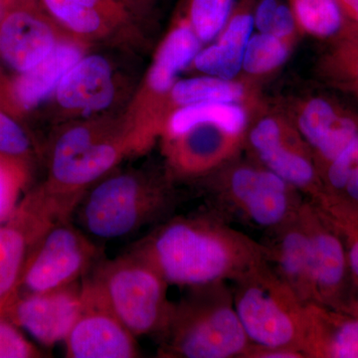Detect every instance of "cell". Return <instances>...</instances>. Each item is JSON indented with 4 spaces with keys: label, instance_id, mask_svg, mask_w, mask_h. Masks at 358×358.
Instances as JSON below:
<instances>
[{
    "label": "cell",
    "instance_id": "6da1fadb",
    "mask_svg": "<svg viewBox=\"0 0 358 358\" xmlns=\"http://www.w3.org/2000/svg\"><path fill=\"white\" fill-rule=\"evenodd\" d=\"M129 252L150 264L169 286L188 289L234 282L268 259L267 244L214 213L166 221Z\"/></svg>",
    "mask_w": 358,
    "mask_h": 358
},
{
    "label": "cell",
    "instance_id": "7a4b0ae2",
    "mask_svg": "<svg viewBox=\"0 0 358 358\" xmlns=\"http://www.w3.org/2000/svg\"><path fill=\"white\" fill-rule=\"evenodd\" d=\"M157 136L128 114L92 115L63 127L52 141L48 173L40 185L68 217L84 193L129 155L141 154Z\"/></svg>",
    "mask_w": 358,
    "mask_h": 358
},
{
    "label": "cell",
    "instance_id": "3957f363",
    "mask_svg": "<svg viewBox=\"0 0 358 358\" xmlns=\"http://www.w3.org/2000/svg\"><path fill=\"white\" fill-rule=\"evenodd\" d=\"M173 303L159 334L166 358H245L252 343L240 322L228 282L190 289Z\"/></svg>",
    "mask_w": 358,
    "mask_h": 358
},
{
    "label": "cell",
    "instance_id": "277c9868",
    "mask_svg": "<svg viewBox=\"0 0 358 358\" xmlns=\"http://www.w3.org/2000/svg\"><path fill=\"white\" fill-rule=\"evenodd\" d=\"M171 204L166 181L141 169L112 173L84 193L74 213L81 229L103 240L138 232L160 217Z\"/></svg>",
    "mask_w": 358,
    "mask_h": 358
},
{
    "label": "cell",
    "instance_id": "5b68a950",
    "mask_svg": "<svg viewBox=\"0 0 358 358\" xmlns=\"http://www.w3.org/2000/svg\"><path fill=\"white\" fill-rule=\"evenodd\" d=\"M209 176L219 208L257 229L274 232L305 202L299 190L255 159L235 157Z\"/></svg>",
    "mask_w": 358,
    "mask_h": 358
},
{
    "label": "cell",
    "instance_id": "8992f818",
    "mask_svg": "<svg viewBox=\"0 0 358 358\" xmlns=\"http://www.w3.org/2000/svg\"><path fill=\"white\" fill-rule=\"evenodd\" d=\"M232 293L252 345L301 352L306 305L268 262L233 282Z\"/></svg>",
    "mask_w": 358,
    "mask_h": 358
},
{
    "label": "cell",
    "instance_id": "52a82bcc",
    "mask_svg": "<svg viewBox=\"0 0 358 358\" xmlns=\"http://www.w3.org/2000/svg\"><path fill=\"white\" fill-rule=\"evenodd\" d=\"M91 280L115 315L136 338L159 336L173 303L169 284L150 264L131 252L96 264Z\"/></svg>",
    "mask_w": 358,
    "mask_h": 358
},
{
    "label": "cell",
    "instance_id": "ba28073f",
    "mask_svg": "<svg viewBox=\"0 0 358 358\" xmlns=\"http://www.w3.org/2000/svg\"><path fill=\"white\" fill-rule=\"evenodd\" d=\"M100 249L70 219L54 224L33 245L9 294L43 293L81 282L100 257Z\"/></svg>",
    "mask_w": 358,
    "mask_h": 358
},
{
    "label": "cell",
    "instance_id": "9c48e42d",
    "mask_svg": "<svg viewBox=\"0 0 358 358\" xmlns=\"http://www.w3.org/2000/svg\"><path fill=\"white\" fill-rule=\"evenodd\" d=\"M252 122L245 145L259 164L305 196L324 192L312 150L287 115L262 112Z\"/></svg>",
    "mask_w": 358,
    "mask_h": 358
},
{
    "label": "cell",
    "instance_id": "30bf717a",
    "mask_svg": "<svg viewBox=\"0 0 358 358\" xmlns=\"http://www.w3.org/2000/svg\"><path fill=\"white\" fill-rule=\"evenodd\" d=\"M72 40L81 39L59 24L41 0H0V59L16 73L38 64Z\"/></svg>",
    "mask_w": 358,
    "mask_h": 358
},
{
    "label": "cell",
    "instance_id": "8fae6325",
    "mask_svg": "<svg viewBox=\"0 0 358 358\" xmlns=\"http://www.w3.org/2000/svg\"><path fill=\"white\" fill-rule=\"evenodd\" d=\"M69 358L140 357L136 336L115 315L91 278L82 281V307L65 341Z\"/></svg>",
    "mask_w": 358,
    "mask_h": 358
},
{
    "label": "cell",
    "instance_id": "7c38bea8",
    "mask_svg": "<svg viewBox=\"0 0 358 358\" xmlns=\"http://www.w3.org/2000/svg\"><path fill=\"white\" fill-rule=\"evenodd\" d=\"M202 45L185 16L179 18L160 44L143 88L127 114L141 126L162 136V103L178 81L179 73L192 65Z\"/></svg>",
    "mask_w": 358,
    "mask_h": 358
},
{
    "label": "cell",
    "instance_id": "4fadbf2b",
    "mask_svg": "<svg viewBox=\"0 0 358 358\" xmlns=\"http://www.w3.org/2000/svg\"><path fill=\"white\" fill-rule=\"evenodd\" d=\"M82 281L43 293L7 294L0 301V313L51 348L65 341L76 322L82 307Z\"/></svg>",
    "mask_w": 358,
    "mask_h": 358
},
{
    "label": "cell",
    "instance_id": "5bb4252c",
    "mask_svg": "<svg viewBox=\"0 0 358 358\" xmlns=\"http://www.w3.org/2000/svg\"><path fill=\"white\" fill-rule=\"evenodd\" d=\"M60 221L37 186L25 193L11 217L0 223V301L15 287L33 245Z\"/></svg>",
    "mask_w": 358,
    "mask_h": 358
},
{
    "label": "cell",
    "instance_id": "9a60e30c",
    "mask_svg": "<svg viewBox=\"0 0 358 358\" xmlns=\"http://www.w3.org/2000/svg\"><path fill=\"white\" fill-rule=\"evenodd\" d=\"M246 136L202 124L185 133L164 138L167 167L178 178L207 176L237 157Z\"/></svg>",
    "mask_w": 358,
    "mask_h": 358
},
{
    "label": "cell",
    "instance_id": "2e32d148",
    "mask_svg": "<svg viewBox=\"0 0 358 358\" xmlns=\"http://www.w3.org/2000/svg\"><path fill=\"white\" fill-rule=\"evenodd\" d=\"M117 90L110 61L99 54H85L66 73L51 96L63 117L78 120L105 112L117 99Z\"/></svg>",
    "mask_w": 358,
    "mask_h": 358
},
{
    "label": "cell",
    "instance_id": "e0dca14e",
    "mask_svg": "<svg viewBox=\"0 0 358 358\" xmlns=\"http://www.w3.org/2000/svg\"><path fill=\"white\" fill-rule=\"evenodd\" d=\"M87 42L72 40L59 45L38 64L8 78L7 113L22 120L53 95L63 77L87 54Z\"/></svg>",
    "mask_w": 358,
    "mask_h": 358
},
{
    "label": "cell",
    "instance_id": "ac0fdd59",
    "mask_svg": "<svg viewBox=\"0 0 358 358\" xmlns=\"http://www.w3.org/2000/svg\"><path fill=\"white\" fill-rule=\"evenodd\" d=\"M301 213L312 249L313 303L327 307L336 300L343 288L350 267L348 252L315 202H303Z\"/></svg>",
    "mask_w": 358,
    "mask_h": 358
},
{
    "label": "cell",
    "instance_id": "d6986e66",
    "mask_svg": "<svg viewBox=\"0 0 358 358\" xmlns=\"http://www.w3.org/2000/svg\"><path fill=\"white\" fill-rule=\"evenodd\" d=\"M272 235L271 244H267L268 265L305 305L313 303L312 249L301 207Z\"/></svg>",
    "mask_w": 358,
    "mask_h": 358
},
{
    "label": "cell",
    "instance_id": "ffe728a7",
    "mask_svg": "<svg viewBox=\"0 0 358 358\" xmlns=\"http://www.w3.org/2000/svg\"><path fill=\"white\" fill-rule=\"evenodd\" d=\"M49 14L77 38L91 44L128 30L134 20L115 0H41Z\"/></svg>",
    "mask_w": 358,
    "mask_h": 358
},
{
    "label": "cell",
    "instance_id": "44dd1931",
    "mask_svg": "<svg viewBox=\"0 0 358 358\" xmlns=\"http://www.w3.org/2000/svg\"><path fill=\"white\" fill-rule=\"evenodd\" d=\"M203 103H241L256 112L263 110L255 81L245 77L226 80L207 75L188 78L176 81L162 103L160 119L164 128L174 110Z\"/></svg>",
    "mask_w": 358,
    "mask_h": 358
},
{
    "label": "cell",
    "instance_id": "7402d4cb",
    "mask_svg": "<svg viewBox=\"0 0 358 358\" xmlns=\"http://www.w3.org/2000/svg\"><path fill=\"white\" fill-rule=\"evenodd\" d=\"M301 352L306 357L358 358V317H345L327 307L305 308Z\"/></svg>",
    "mask_w": 358,
    "mask_h": 358
},
{
    "label": "cell",
    "instance_id": "603a6c76",
    "mask_svg": "<svg viewBox=\"0 0 358 358\" xmlns=\"http://www.w3.org/2000/svg\"><path fill=\"white\" fill-rule=\"evenodd\" d=\"M256 110L241 103H203L186 106L169 115L162 131V138H173L202 124H216L238 134L247 136Z\"/></svg>",
    "mask_w": 358,
    "mask_h": 358
},
{
    "label": "cell",
    "instance_id": "cb8c5ba5",
    "mask_svg": "<svg viewBox=\"0 0 358 358\" xmlns=\"http://www.w3.org/2000/svg\"><path fill=\"white\" fill-rule=\"evenodd\" d=\"M292 113L293 114L287 115L312 152L343 115L334 103L322 96H310L300 101Z\"/></svg>",
    "mask_w": 358,
    "mask_h": 358
},
{
    "label": "cell",
    "instance_id": "d4e9b609",
    "mask_svg": "<svg viewBox=\"0 0 358 358\" xmlns=\"http://www.w3.org/2000/svg\"><path fill=\"white\" fill-rule=\"evenodd\" d=\"M301 33L329 38L343 31L345 16L338 0H288Z\"/></svg>",
    "mask_w": 358,
    "mask_h": 358
},
{
    "label": "cell",
    "instance_id": "484cf974",
    "mask_svg": "<svg viewBox=\"0 0 358 358\" xmlns=\"http://www.w3.org/2000/svg\"><path fill=\"white\" fill-rule=\"evenodd\" d=\"M293 47L274 35L253 33L245 49L242 74L252 81L272 74L287 62Z\"/></svg>",
    "mask_w": 358,
    "mask_h": 358
},
{
    "label": "cell",
    "instance_id": "4316f807",
    "mask_svg": "<svg viewBox=\"0 0 358 358\" xmlns=\"http://www.w3.org/2000/svg\"><path fill=\"white\" fill-rule=\"evenodd\" d=\"M244 53V47L217 37L208 46L200 49L192 66L207 76L237 79L242 74Z\"/></svg>",
    "mask_w": 358,
    "mask_h": 358
},
{
    "label": "cell",
    "instance_id": "83f0119b",
    "mask_svg": "<svg viewBox=\"0 0 358 358\" xmlns=\"http://www.w3.org/2000/svg\"><path fill=\"white\" fill-rule=\"evenodd\" d=\"M237 0H186L185 17L202 44L211 43L223 29Z\"/></svg>",
    "mask_w": 358,
    "mask_h": 358
},
{
    "label": "cell",
    "instance_id": "f1b7e54d",
    "mask_svg": "<svg viewBox=\"0 0 358 358\" xmlns=\"http://www.w3.org/2000/svg\"><path fill=\"white\" fill-rule=\"evenodd\" d=\"M32 164L0 157V223L11 217L31 179Z\"/></svg>",
    "mask_w": 358,
    "mask_h": 358
},
{
    "label": "cell",
    "instance_id": "f546056e",
    "mask_svg": "<svg viewBox=\"0 0 358 358\" xmlns=\"http://www.w3.org/2000/svg\"><path fill=\"white\" fill-rule=\"evenodd\" d=\"M313 202L329 222L341 227L348 235V262L350 270L358 279V212L353 210L334 195L327 194L326 192L320 194Z\"/></svg>",
    "mask_w": 358,
    "mask_h": 358
},
{
    "label": "cell",
    "instance_id": "4dcf8cb0",
    "mask_svg": "<svg viewBox=\"0 0 358 358\" xmlns=\"http://www.w3.org/2000/svg\"><path fill=\"white\" fill-rule=\"evenodd\" d=\"M36 148L21 120L0 109V157L33 164Z\"/></svg>",
    "mask_w": 358,
    "mask_h": 358
},
{
    "label": "cell",
    "instance_id": "1f68e13d",
    "mask_svg": "<svg viewBox=\"0 0 358 358\" xmlns=\"http://www.w3.org/2000/svg\"><path fill=\"white\" fill-rule=\"evenodd\" d=\"M357 136V120L348 115H341L338 124L312 152L320 176L327 164L333 162Z\"/></svg>",
    "mask_w": 358,
    "mask_h": 358
},
{
    "label": "cell",
    "instance_id": "d6a6232c",
    "mask_svg": "<svg viewBox=\"0 0 358 358\" xmlns=\"http://www.w3.org/2000/svg\"><path fill=\"white\" fill-rule=\"evenodd\" d=\"M324 69L346 80L358 91V33L343 41L333 55L327 58Z\"/></svg>",
    "mask_w": 358,
    "mask_h": 358
},
{
    "label": "cell",
    "instance_id": "836d02e7",
    "mask_svg": "<svg viewBox=\"0 0 358 358\" xmlns=\"http://www.w3.org/2000/svg\"><path fill=\"white\" fill-rule=\"evenodd\" d=\"M42 352L20 327L0 313V358H36Z\"/></svg>",
    "mask_w": 358,
    "mask_h": 358
},
{
    "label": "cell",
    "instance_id": "e575fe53",
    "mask_svg": "<svg viewBox=\"0 0 358 358\" xmlns=\"http://www.w3.org/2000/svg\"><path fill=\"white\" fill-rule=\"evenodd\" d=\"M358 162V136L320 173L333 190L343 192Z\"/></svg>",
    "mask_w": 358,
    "mask_h": 358
},
{
    "label": "cell",
    "instance_id": "d590c367",
    "mask_svg": "<svg viewBox=\"0 0 358 358\" xmlns=\"http://www.w3.org/2000/svg\"><path fill=\"white\" fill-rule=\"evenodd\" d=\"M298 32H300L298 24H296V18H294L293 11L289 8L288 3L281 1L278 7L277 13H275L274 22L268 34L274 35L278 38L294 44L296 42Z\"/></svg>",
    "mask_w": 358,
    "mask_h": 358
},
{
    "label": "cell",
    "instance_id": "8d00e7d4",
    "mask_svg": "<svg viewBox=\"0 0 358 358\" xmlns=\"http://www.w3.org/2000/svg\"><path fill=\"white\" fill-rule=\"evenodd\" d=\"M245 358H306L300 350L291 348H268L252 345Z\"/></svg>",
    "mask_w": 358,
    "mask_h": 358
},
{
    "label": "cell",
    "instance_id": "74e56055",
    "mask_svg": "<svg viewBox=\"0 0 358 358\" xmlns=\"http://www.w3.org/2000/svg\"><path fill=\"white\" fill-rule=\"evenodd\" d=\"M115 1L119 2L134 20L138 16L150 13L159 0H115Z\"/></svg>",
    "mask_w": 358,
    "mask_h": 358
},
{
    "label": "cell",
    "instance_id": "f35d334b",
    "mask_svg": "<svg viewBox=\"0 0 358 358\" xmlns=\"http://www.w3.org/2000/svg\"><path fill=\"white\" fill-rule=\"evenodd\" d=\"M343 192H345L348 199L358 204V162L355 169H352Z\"/></svg>",
    "mask_w": 358,
    "mask_h": 358
},
{
    "label": "cell",
    "instance_id": "ab89813d",
    "mask_svg": "<svg viewBox=\"0 0 358 358\" xmlns=\"http://www.w3.org/2000/svg\"><path fill=\"white\" fill-rule=\"evenodd\" d=\"M338 2L345 17L358 25V0H338Z\"/></svg>",
    "mask_w": 358,
    "mask_h": 358
},
{
    "label": "cell",
    "instance_id": "60d3db41",
    "mask_svg": "<svg viewBox=\"0 0 358 358\" xmlns=\"http://www.w3.org/2000/svg\"><path fill=\"white\" fill-rule=\"evenodd\" d=\"M7 80H8V76H6V75L4 74L3 71L1 69V66H0V109L3 108Z\"/></svg>",
    "mask_w": 358,
    "mask_h": 358
}]
</instances>
